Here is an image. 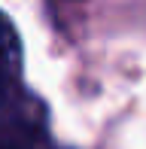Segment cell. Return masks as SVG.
I'll list each match as a JSON object with an SVG mask.
<instances>
[{
	"label": "cell",
	"instance_id": "6da1fadb",
	"mask_svg": "<svg viewBox=\"0 0 146 149\" xmlns=\"http://www.w3.org/2000/svg\"><path fill=\"white\" fill-rule=\"evenodd\" d=\"M18 70H22V43L12 22L0 12V100L9 94Z\"/></svg>",
	"mask_w": 146,
	"mask_h": 149
},
{
	"label": "cell",
	"instance_id": "7a4b0ae2",
	"mask_svg": "<svg viewBox=\"0 0 146 149\" xmlns=\"http://www.w3.org/2000/svg\"><path fill=\"white\" fill-rule=\"evenodd\" d=\"M0 149H49L46 131L24 119H9L0 125Z\"/></svg>",
	"mask_w": 146,
	"mask_h": 149
}]
</instances>
